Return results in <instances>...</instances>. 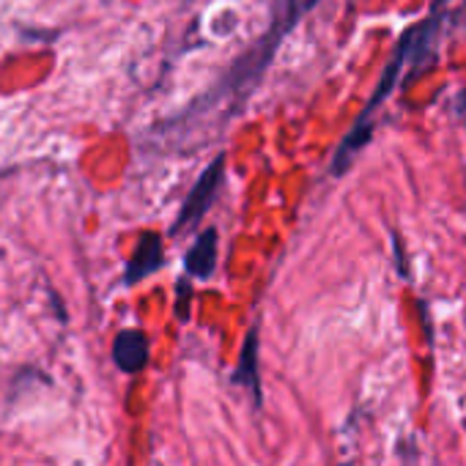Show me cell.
I'll return each instance as SVG.
<instances>
[{
    "label": "cell",
    "instance_id": "obj_4",
    "mask_svg": "<svg viewBox=\"0 0 466 466\" xmlns=\"http://www.w3.org/2000/svg\"><path fill=\"white\" fill-rule=\"evenodd\" d=\"M217 267V228H206L200 237L195 239V245L189 248L187 258H184V269L192 278H211Z\"/></svg>",
    "mask_w": 466,
    "mask_h": 466
},
{
    "label": "cell",
    "instance_id": "obj_3",
    "mask_svg": "<svg viewBox=\"0 0 466 466\" xmlns=\"http://www.w3.org/2000/svg\"><path fill=\"white\" fill-rule=\"evenodd\" d=\"M148 338L140 329H124L116 335L113 360L124 373H140L148 365Z\"/></svg>",
    "mask_w": 466,
    "mask_h": 466
},
{
    "label": "cell",
    "instance_id": "obj_2",
    "mask_svg": "<svg viewBox=\"0 0 466 466\" xmlns=\"http://www.w3.org/2000/svg\"><path fill=\"white\" fill-rule=\"evenodd\" d=\"M165 261V248H162V239L157 233H143L129 264H127V275H124V283L132 286V283H140L143 278L154 275Z\"/></svg>",
    "mask_w": 466,
    "mask_h": 466
},
{
    "label": "cell",
    "instance_id": "obj_1",
    "mask_svg": "<svg viewBox=\"0 0 466 466\" xmlns=\"http://www.w3.org/2000/svg\"><path fill=\"white\" fill-rule=\"evenodd\" d=\"M222 176H225V157H217V159H211V165L200 173V178L184 198L181 211L173 222V233H184L211 208V203L217 200V192L222 187Z\"/></svg>",
    "mask_w": 466,
    "mask_h": 466
},
{
    "label": "cell",
    "instance_id": "obj_5",
    "mask_svg": "<svg viewBox=\"0 0 466 466\" xmlns=\"http://www.w3.org/2000/svg\"><path fill=\"white\" fill-rule=\"evenodd\" d=\"M233 381L245 384L253 398H256V406H261V373H258V329H250L248 335V343H245V351H242V360H239V368L233 373Z\"/></svg>",
    "mask_w": 466,
    "mask_h": 466
}]
</instances>
